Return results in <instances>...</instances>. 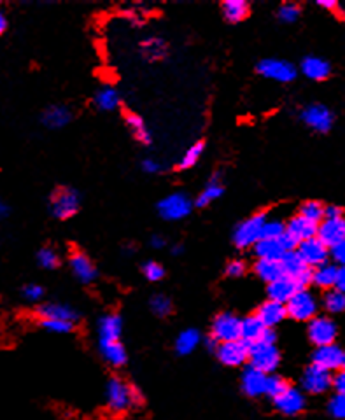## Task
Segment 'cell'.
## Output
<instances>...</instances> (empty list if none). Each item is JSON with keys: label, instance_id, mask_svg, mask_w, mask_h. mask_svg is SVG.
<instances>
[{"label": "cell", "instance_id": "cell-2", "mask_svg": "<svg viewBox=\"0 0 345 420\" xmlns=\"http://www.w3.org/2000/svg\"><path fill=\"white\" fill-rule=\"evenodd\" d=\"M279 362H280V354L279 350H277L275 343L258 341V343L249 347V365H251V368L270 375V373L275 372Z\"/></svg>", "mask_w": 345, "mask_h": 420}, {"label": "cell", "instance_id": "cell-18", "mask_svg": "<svg viewBox=\"0 0 345 420\" xmlns=\"http://www.w3.org/2000/svg\"><path fill=\"white\" fill-rule=\"evenodd\" d=\"M266 382H268V375L258 369L249 366L244 373H242L240 386L242 391L247 394L249 398H259L266 394Z\"/></svg>", "mask_w": 345, "mask_h": 420}, {"label": "cell", "instance_id": "cell-15", "mask_svg": "<svg viewBox=\"0 0 345 420\" xmlns=\"http://www.w3.org/2000/svg\"><path fill=\"white\" fill-rule=\"evenodd\" d=\"M277 410L287 417H294V415L301 414L305 410V394L297 387H287L280 396L273 400Z\"/></svg>", "mask_w": 345, "mask_h": 420}, {"label": "cell", "instance_id": "cell-12", "mask_svg": "<svg viewBox=\"0 0 345 420\" xmlns=\"http://www.w3.org/2000/svg\"><path fill=\"white\" fill-rule=\"evenodd\" d=\"M216 355L223 365L230 366V368L242 366L245 361H249V345L244 340L225 341V343L218 345Z\"/></svg>", "mask_w": 345, "mask_h": 420}, {"label": "cell", "instance_id": "cell-16", "mask_svg": "<svg viewBox=\"0 0 345 420\" xmlns=\"http://www.w3.org/2000/svg\"><path fill=\"white\" fill-rule=\"evenodd\" d=\"M318 238L330 249L345 240V219L344 217H325L318 226Z\"/></svg>", "mask_w": 345, "mask_h": 420}, {"label": "cell", "instance_id": "cell-14", "mask_svg": "<svg viewBox=\"0 0 345 420\" xmlns=\"http://www.w3.org/2000/svg\"><path fill=\"white\" fill-rule=\"evenodd\" d=\"M280 263H282L284 273H286L287 277H293L304 289L312 282V268H308V266L305 265L304 259L298 254V251L286 252L284 258L280 259Z\"/></svg>", "mask_w": 345, "mask_h": 420}, {"label": "cell", "instance_id": "cell-23", "mask_svg": "<svg viewBox=\"0 0 345 420\" xmlns=\"http://www.w3.org/2000/svg\"><path fill=\"white\" fill-rule=\"evenodd\" d=\"M256 315H258V319L261 320L266 327H270V329H272V327H275L277 324H280L284 319H286L287 310H286V305L284 303L268 300V301H265L261 307H259L258 314Z\"/></svg>", "mask_w": 345, "mask_h": 420}, {"label": "cell", "instance_id": "cell-1", "mask_svg": "<svg viewBox=\"0 0 345 420\" xmlns=\"http://www.w3.org/2000/svg\"><path fill=\"white\" fill-rule=\"evenodd\" d=\"M105 401H108L109 410L115 412V414H124L141 401V396L124 380L111 379L108 383V389H105Z\"/></svg>", "mask_w": 345, "mask_h": 420}, {"label": "cell", "instance_id": "cell-51", "mask_svg": "<svg viewBox=\"0 0 345 420\" xmlns=\"http://www.w3.org/2000/svg\"><path fill=\"white\" fill-rule=\"evenodd\" d=\"M245 272V265L242 261H238V259H235V261H230L228 265H226V275L228 277H233V279H237V277H242Z\"/></svg>", "mask_w": 345, "mask_h": 420}, {"label": "cell", "instance_id": "cell-5", "mask_svg": "<svg viewBox=\"0 0 345 420\" xmlns=\"http://www.w3.org/2000/svg\"><path fill=\"white\" fill-rule=\"evenodd\" d=\"M319 303L315 300V296L312 293H308L307 289H301L291 298L286 303L287 315L293 317L294 320H308L311 322L314 317H318Z\"/></svg>", "mask_w": 345, "mask_h": 420}, {"label": "cell", "instance_id": "cell-22", "mask_svg": "<svg viewBox=\"0 0 345 420\" xmlns=\"http://www.w3.org/2000/svg\"><path fill=\"white\" fill-rule=\"evenodd\" d=\"M70 268H72V273L76 275V279L81 280L83 284H90L97 279V268H95V265L88 256L81 254V252H76V254L70 256Z\"/></svg>", "mask_w": 345, "mask_h": 420}, {"label": "cell", "instance_id": "cell-34", "mask_svg": "<svg viewBox=\"0 0 345 420\" xmlns=\"http://www.w3.org/2000/svg\"><path fill=\"white\" fill-rule=\"evenodd\" d=\"M124 121H126V126L130 128L131 135H134L138 142H142V144H149V140H151V135H149V130H148V126H145L144 119H142L138 114L128 112L126 116H124Z\"/></svg>", "mask_w": 345, "mask_h": 420}, {"label": "cell", "instance_id": "cell-9", "mask_svg": "<svg viewBox=\"0 0 345 420\" xmlns=\"http://www.w3.org/2000/svg\"><path fill=\"white\" fill-rule=\"evenodd\" d=\"M339 329L337 324L330 317H314L308 322V338L315 347H325V345L335 343V338Z\"/></svg>", "mask_w": 345, "mask_h": 420}, {"label": "cell", "instance_id": "cell-39", "mask_svg": "<svg viewBox=\"0 0 345 420\" xmlns=\"http://www.w3.org/2000/svg\"><path fill=\"white\" fill-rule=\"evenodd\" d=\"M202 155H204V144H202V142H197V144L191 145V147L188 149L183 156H181L179 169L186 170V169H191V166H195L198 163V159H200Z\"/></svg>", "mask_w": 345, "mask_h": 420}, {"label": "cell", "instance_id": "cell-56", "mask_svg": "<svg viewBox=\"0 0 345 420\" xmlns=\"http://www.w3.org/2000/svg\"><path fill=\"white\" fill-rule=\"evenodd\" d=\"M318 6L323 7V9H328V11L339 9V2H335V0H319Z\"/></svg>", "mask_w": 345, "mask_h": 420}, {"label": "cell", "instance_id": "cell-32", "mask_svg": "<svg viewBox=\"0 0 345 420\" xmlns=\"http://www.w3.org/2000/svg\"><path fill=\"white\" fill-rule=\"evenodd\" d=\"M223 16L230 21V23H238V21L245 20L249 14V4L245 0H226L221 6Z\"/></svg>", "mask_w": 345, "mask_h": 420}, {"label": "cell", "instance_id": "cell-57", "mask_svg": "<svg viewBox=\"0 0 345 420\" xmlns=\"http://www.w3.org/2000/svg\"><path fill=\"white\" fill-rule=\"evenodd\" d=\"M11 214V207L9 204H6L4 200H0V219H6L7 216Z\"/></svg>", "mask_w": 345, "mask_h": 420}, {"label": "cell", "instance_id": "cell-28", "mask_svg": "<svg viewBox=\"0 0 345 420\" xmlns=\"http://www.w3.org/2000/svg\"><path fill=\"white\" fill-rule=\"evenodd\" d=\"M254 272L259 279L268 284L275 282V280L282 279V277L286 275L282 268V263L273 261V259H258V263L254 265Z\"/></svg>", "mask_w": 345, "mask_h": 420}, {"label": "cell", "instance_id": "cell-33", "mask_svg": "<svg viewBox=\"0 0 345 420\" xmlns=\"http://www.w3.org/2000/svg\"><path fill=\"white\" fill-rule=\"evenodd\" d=\"M200 333L197 329H186L177 336L176 340V350L177 354L188 355L200 345Z\"/></svg>", "mask_w": 345, "mask_h": 420}, {"label": "cell", "instance_id": "cell-29", "mask_svg": "<svg viewBox=\"0 0 345 420\" xmlns=\"http://www.w3.org/2000/svg\"><path fill=\"white\" fill-rule=\"evenodd\" d=\"M265 331H266V326L258 319V315L245 317V319L242 320L240 340H244L245 343L251 347V345L258 343V341L261 340V336L265 334Z\"/></svg>", "mask_w": 345, "mask_h": 420}, {"label": "cell", "instance_id": "cell-54", "mask_svg": "<svg viewBox=\"0 0 345 420\" xmlns=\"http://www.w3.org/2000/svg\"><path fill=\"white\" fill-rule=\"evenodd\" d=\"M325 217H330V219H333V217H344V210L332 205V207L325 209Z\"/></svg>", "mask_w": 345, "mask_h": 420}, {"label": "cell", "instance_id": "cell-11", "mask_svg": "<svg viewBox=\"0 0 345 420\" xmlns=\"http://www.w3.org/2000/svg\"><path fill=\"white\" fill-rule=\"evenodd\" d=\"M298 254L304 259L308 268H318V266L326 265L330 258V247L323 244L318 237L305 240L298 245Z\"/></svg>", "mask_w": 345, "mask_h": 420}, {"label": "cell", "instance_id": "cell-55", "mask_svg": "<svg viewBox=\"0 0 345 420\" xmlns=\"http://www.w3.org/2000/svg\"><path fill=\"white\" fill-rule=\"evenodd\" d=\"M335 289H339V291H342V293H345V266H344V268H339V275H337Z\"/></svg>", "mask_w": 345, "mask_h": 420}, {"label": "cell", "instance_id": "cell-40", "mask_svg": "<svg viewBox=\"0 0 345 420\" xmlns=\"http://www.w3.org/2000/svg\"><path fill=\"white\" fill-rule=\"evenodd\" d=\"M300 216L307 217L312 223L319 224L323 219H325V207H323L319 202H307V204L301 205Z\"/></svg>", "mask_w": 345, "mask_h": 420}, {"label": "cell", "instance_id": "cell-47", "mask_svg": "<svg viewBox=\"0 0 345 420\" xmlns=\"http://www.w3.org/2000/svg\"><path fill=\"white\" fill-rule=\"evenodd\" d=\"M142 273H144L145 279L149 282H156V280H162L165 277V270L160 263L156 261H148L144 266H142Z\"/></svg>", "mask_w": 345, "mask_h": 420}, {"label": "cell", "instance_id": "cell-6", "mask_svg": "<svg viewBox=\"0 0 345 420\" xmlns=\"http://www.w3.org/2000/svg\"><path fill=\"white\" fill-rule=\"evenodd\" d=\"M242 336V319L237 315L230 314V312H223L214 319L212 322V338L218 343H225V341H235L240 340Z\"/></svg>", "mask_w": 345, "mask_h": 420}, {"label": "cell", "instance_id": "cell-21", "mask_svg": "<svg viewBox=\"0 0 345 420\" xmlns=\"http://www.w3.org/2000/svg\"><path fill=\"white\" fill-rule=\"evenodd\" d=\"M304 287L293 279V277L284 275L282 279L275 280V282L268 284V298L272 301H279V303L286 305L298 291H301Z\"/></svg>", "mask_w": 345, "mask_h": 420}, {"label": "cell", "instance_id": "cell-43", "mask_svg": "<svg viewBox=\"0 0 345 420\" xmlns=\"http://www.w3.org/2000/svg\"><path fill=\"white\" fill-rule=\"evenodd\" d=\"M289 387V383L279 375H268V382H266V396H270L272 400H275L277 396L284 393Z\"/></svg>", "mask_w": 345, "mask_h": 420}, {"label": "cell", "instance_id": "cell-61", "mask_svg": "<svg viewBox=\"0 0 345 420\" xmlns=\"http://www.w3.org/2000/svg\"><path fill=\"white\" fill-rule=\"evenodd\" d=\"M339 9H340V11H342V13L345 14V4H344V6H339Z\"/></svg>", "mask_w": 345, "mask_h": 420}, {"label": "cell", "instance_id": "cell-27", "mask_svg": "<svg viewBox=\"0 0 345 420\" xmlns=\"http://www.w3.org/2000/svg\"><path fill=\"white\" fill-rule=\"evenodd\" d=\"M254 252L259 259H273V261H280L286 254V249L282 247L279 238H261L258 244L254 245Z\"/></svg>", "mask_w": 345, "mask_h": 420}, {"label": "cell", "instance_id": "cell-42", "mask_svg": "<svg viewBox=\"0 0 345 420\" xmlns=\"http://www.w3.org/2000/svg\"><path fill=\"white\" fill-rule=\"evenodd\" d=\"M149 305H151L152 314L158 317H167L170 312H172V301H170L167 296H163V294H156V296H152L151 301H149Z\"/></svg>", "mask_w": 345, "mask_h": 420}, {"label": "cell", "instance_id": "cell-8", "mask_svg": "<svg viewBox=\"0 0 345 420\" xmlns=\"http://www.w3.org/2000/svg\"><path fill=\"white\" fill-rule=\"evenodd\" d=\"M258 72L266 79L277 81V83H291L297 77V69L293 63L284 62V60L266 58L258 63Z\"/></svg>", "mask_w": 345, "mask_h": 420}, {"label": "cell", "instance_id": "cell-20", "mask_svg": "<svg viewBox=\"0 0 345 420\" xmlns=\"http://www.w3.org/2000/svg\"><path fill=\"white\" fill-rule=\"evenodd\" d=\"M318 226L319 224L312 223V221H308L307 217L298 214V216L291 217V219L287 221L286 233L289 235V237H293L298 244H301V242L318 237Z\"/></svg>", "mask_w": 345, "mask_h": 420}, {"label": "cell", "instance_id": "cell-50", "mask_svg": "<svg viewBox=\"0 0 345 420\" xmlns=\"http://www.w3.org/2000/svg\"><path fill=\"white\" fill-rule=\"evenodd\" d=\"M330 256H332L333 261H335V265L339 266V268H344L345 266V240L340 242V244L333 245V247L330 249Z\"/></svg>", "mask_w": 345, "mask_h": 420}, {"label": "cell", "instance_id": "cell-52", "mask_svg": "<svg viewBox=\"0 0 345 420\" xmlns=\"http://www.w3.org/2000/svg\"><path fill=\"white\" fill-rule=\"evenodd\" d=\"M333 387H335L337 394H344L345 396V369H340V372L333 376Z\"/></svg>", "mask_w": 345, "mask_h": 420}, {"label": "cell", "instance_id": "cell-58", "mask_svg": "<svg viewBox=\"0 0 345 420\" xmlns=\"http://www.w3.org/2000/svg\"><path fill=\"white\" fill-rule=\"evenodd\" d=\"M151 245L155 249H162V247H165V240H163L162 237H152L151 238Z\"/></svg>", "mask_w": 345, "mask_h": 420}, {"label": "cell", "instance_id": "cell-46", "mask_svg": "<svg viewBox=\"0 0 345 420\" xmlns=\"http://www.w3.org/2000/svg\"><path fill=\"white\" fill-rule=\"evenodd\" d=\"M328 412L333 419L345 420V396L344 394H335L328 403Z\"/></svg>", "mask_w": 345, "mask_h": 420}, {"label": "cell", "instance_id": "cell-62", "mask_svg": "<svg viewBox=\"0 0 345 420\" xmlns=\"http://www.w3.org/2000/svg\"><path fill=\"white\" fill-rule=\"evenodd\" d=\"M342 369H345V350H344V361H342Z\"/></svg>", "mask_w": 345, "mask_h": 420}, {"label": "cell", "instance_id": "cell-37", "mask_svg": "<svg viewBox=\"0 0 345 420\" xmlns=\"http://www.w3.org/2000/svg\"><path fill=\"white\" fill-rule=\"evenodd\" d=\"M142 53L149 60H160L165 56L167 44L162 37H148L142 41Z\"/></svg>", "mask_w": 345, "mask_h": 420}, {"label": "cell", "instance_id": "cell-60", "mask_svg": "<svg viewBox=\"0 0 345 420\" xmlns=\"http://www.w3.org/2000/svg\"><path fill=\"white\" fill-rule=\"evenodd\" d=\"M172 252L174 254H179V252H183V247H181V245H174Z\"/></svg>", "mask_w": 345, "mask_h": 420}, {"label": "cell", "instance_id": "cell-19", "mask_svg": "<svg viewBox=\"0 0 345 420\" xmlns=\"http://www.w3.org/2000/svg\"><path fill=\"white\" fill-rule=\"evenodd\" d=\"M35 314H37L39 320H63V322L76 324V320L79 319V315L72 307L63 303H55V301L41 305L35 310Z\"/></svg>", "mask_w": 345, "mask_h": 420}, {"label": "cell", "instance_id": "cell-59", "mask_svg": "<svg viewBox=\"0 0 345 420\" xmlns=\"http://www.w3.org/2000/svg\"><path fill=\"white\" fill-rule=\"evenodd\" d=\"M7 30V18L4 14V11H0V35Z\"/></svg>", "mask_w": 345, "mask_h": 420}, {"label": "cell", "instance_id": "cell-3", "mask_svg": "<svg viewBox=\"0 0 345 420\" xmlns=\"http://www.w3.org/2000/svg\"><path fill=\"white\" fill-rule=\"evenodd\" d=\"M266 216L265 214H254L249 219L242 221L233 233V242L237 247L247 249L256 245L263 238V228H265Z\"/></svg>", "mask_w": 345, "mask_h": 420}, {"label": "cell", "instance_id": "cell-4", "mask_svg": "<svg viewBox=\"0 0 345 420\" xmlns=\"http://www.w3.org/2000/svg\"><path fill=\"white\" fill-rule=\"evenodd\" d=\"M79 193L72 188H60L49 200V210L56 219H69L79 210Z\"/></svg>", "mask_w": 345, "mask_h": 420}, {"label": "cell", "instance_id": "cell-24", "mask_svg": "<svg viewBox=\"0 0 345 420\" xmlns=\"http://www.w3.org/2000/svg\"><path fill=\"white\" fill-rule=\"evenodd\" d=\"M123 320L117 314H105L98 320V341H119Z\"/></svg>", "mask_w": 345, "mask_h": 420}, {"label": "cell", "instance_id": "cell-53", "mask_svg": "<svg viewBox=\"0 0 345 420\" xmlns=\"http://www.w3.org/2000/svg\"><path fill=\"white\" fill-rule=\"evenodd\" d=\"M142 169L149 173H156V172H160V169H162V166H160V163L155 162V159H144V163H142Z\"/></svg>", "mask_w": 345, "mask_h": 420}, {"label": "cell", "instance_id": "cell-48", "mask_svg": "<svg viewBox=\"0 0 345 420\" xmlns=\"http://www.w3.org/2000/svg\"><path fill=\"white\" fill-rule=\"evenodd\" d=\"M300 16V7L297 4H284L279 9V20L284 23H294Z\"/></svg>", "mask_w": 345, "mask_h": 420}, {"label": "cell", "instance_id": "cell-44", "mask_svg": "<svg viewBox=\"0 0 345 420\" xmlns=\"http://www.w3.org/2000/svg\"><path fill=\"white\" fill-rule=\"evenodd\" d=\"M286 233V224L279 219H266L263 228V238H280Z\"/></svg>", "mask_w": 345, "mask_h": 420}, {"label": "cell", "instance_id": "cell-25", "mask_svg": "<svg viewBox=\"0 0 345 420\" xmlns=\"http://www.w3.org/2000/svg\"><path fill=\"white\" fill-rule=\"evenodd\" d=\"M301 72H304L305 77L312 81H325L332 74V65L325 58H319V56H307L301 62Z\"/></svg>", "mask_w": 345, "mask_h": 420}, {"label": "cell", "instance_id": "cell-30", "mask_svg": "<svg viewBox=\"0 0 345 420\" xmlns=\"http://www.w3.org/2000/svg\"><path fill=\"white\" fill-rule=\"evenodd\" d=\"M337 275H339V266L326 263L312 270V284L321 289H332L337 284Z\"/></svg>", "mask_w": 345, "mask_h": 420}, {"label": "cell", "instance_id": "cell-31", "mask_svg": "<svg viewBox=\"0 0 345 420\" xmlns=\"http://www.w3.org/2000/svg\"><path fill=\"white\" fill-rule=\"evenodd\" d=\"M98 348H100V354L105 361L111 366H123L126 362V352H124V347L121 345V341H98Z\"/></svg>", "mask_w": 345, "mask_h": 420}, {"label": "cell", "instance_id": "cell-35", "mask_svg": "<svg viewBox=\"0 0 345 420\" xmlns=\"http://www.w3.org/2000/svg\"><path fill=\"white\" fill-rule=\"evenodd\" d=\"M221 195H223L221 181H219L218 176H214L211 181H209V184L205 186V190L202 191L200 197L197 198V205L198 207H207L209 204H212V202L218 200Z\"/></svg>", "mask_w": 345, "mask_h": 420}, {"label": "cell", "instance_id": "cell-49", "mask_svg": "<svg viewBox=\"0 0 345 420\" xmlns=\"http://www.w3.org/2000/svg\"><path fill=\"white\" fill-rule=\"evenodd\" d=\"M21 294H23V298L27 301L35 303V301H39L42 296H44V289H42L41 286H37V284H28V286L23 287Z\"/></svg>", "mask_w": 345, "mask_h": 420}, {"label": "cell", "instance_id": "cell-7", "mask_svg": "<svg viewBox=\"0 0 345 420\" xmlns=\"http://www.w3.org/2000/svg\"><path fill=\"white\" fill-rule=\"evenodd\" d=\"M193 204L190 198L183 193H174L170 197L163 198L158 204V212L167 221H181L190 216Z\"/></svg>", "mask_w": 345, "mask_h": 420}, {"label": "cell", "instance_id": "cell-13", "mask_svg": "<svg viewBox=\"0 0 345 420\" xmlns=\"http://www.w3.org/2000/svg\"><path fill=\"white\" fill-rule=\"evenodd\" d=\"M301 119L308 128L321 131V133H326L333 126V112L323 104H312L305 107L304 112H301Z\"/></svg>", "mask_w": 345, "mask_h": 420}, {"label": "cell", "instance_id": "cell-45", "mask_svg": "<svg viewBox=\"0 0 345 420\" xmlns=\"http://www.w3.org/2000/svg\"><path fill=\"white\" fill-rule=\"evenodd\" d=\"M39 326L44 327V329L49 331V333H56V334H65L74 329L72 322H63V320H39Z\"/></svg>", "mask_w": 345, "mask_h": 420}, {"label": "cell", "instance_id": "cell-38", "mask_svg": "<svg viewBox=\"0 0 345 420\" xmlns=\"http://www.w3.org/2000/svg\"><path fill=\"white\" fill-rule=\"evenodd\" d=\"M323 305L330 314H342L345 312V293L339 289H330L323 298Z\"/></svg>", "mask_w": 345, "mask_h": 420}, {"label": "cell", "instance_id": "cell-41", "mask_svg": "<svg viewBox=\"0 0 345 420\" xmlns=\"http://www.w3.org/2000/svg\"><path fill=\"white\" fill-rule=\"evenodd\" d=\"M37 263L46 270H53L60 265L58 252L51 247H42L41 251L37 252Z\"/></svg>", "mask_w": 345, "mask_h": 420}, {"label": "cell", "instance_id": "cell-36", "mask_svg": "<svg viewBox=\"0 0 345 420\" xmlns=\"http://www.w3.org/2000/svg\"><path fill=\"white\" fill-rule=\"evenodd\" d=\"M93 104L100 110H105V112H108V110H115L116 107L119 105V95H117V91L112 86L102 88V90L97 91V95H95Z\"/></svg>", "mask_w": 345, "mask_h": 420}, {"label": "cell", "instance_id": "cell-17", "mask_svg": "<svg viewBox=\"0 0 345 420\" xmlns=\"http://www.w3.org/2000/svg\"><path fill=\"white\" fill-rule=\"evenodd\" d=\"M344 361V350L340 347L333 345H325V347L315 348L314 355H312V365L319 366V368L326 369V372H335V369H342Z\"/></svg>", "mask_w": 345, "mask_h": 420}, {"label": "cell", "instance_id": "cell-10", "mask_svg": "<svg viewBox=\"0 0 345 420\" xmlns=\"http://www.w3.org/2000/svg\"><path fill=\"white\" fill-rule=\"evenodd\" d=\"M333 387L332 373L319 366L312 365L301 375V389L308 394H325L326 391Z\"/></svg>", "mask_w": 345, "mask_h": 420}, {"label": "cell", "instance_id": "cell-26", "mask_svg": "<svg viewBox=\"0 0 345 420\" xmlns=\"http://www.w3.org/2000/svg\"><path fill=\"white\" fill-rule=\"evenodd\" d=\"M72 119V112L65 105H51L42 112V124L49 130H60Z\"/></svg>", "mask_w": 345, "mask_h": 420}]
</instances>
